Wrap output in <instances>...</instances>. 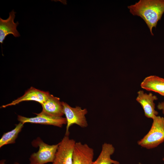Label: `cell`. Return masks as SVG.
<instances>
[{"instance_id": "1", "label": "cell", "mask_w": 164, "mask_h": 164, "mask_svg": "<svg viewBox=\"0 0 164 164\" xmlns=\"http://www.w3.org/2000/svg\"><path fill=\"white\" fill-rule=\"evenodd\" d=\"M128 8L132 14L140 17L144 21L151 35L153 36L152 29L156 28L164 12V0H140Z\"/></svg>"}, {"instance_id": "2", "label": "cell", "mask_w": 164, "mask_h": 164, "mask_svg": "<svg viewBox=\"0 0 164 164\" xmlns=\"http://www.w3.org/2000/svg\"><path fill=\"white\" fill-rule=\"evenodd\" d=\"M152 120L148 132L137 142L139 145L147 149L156 148L164 141V118L157 115Z\"/></svg>"}, {"instance_id": "3", "label": "cell", "mask_w": 164, "mask_h": 164, "mask_svg": "<svg viewBox=\"0 0 164 164\" xmlns=\"http://www.w3.org/2000/svg\"><path fill=\"white\" fill-rule=\"evenodd\" d=\"M32 146H38L39 149L32 153L29 158V164H46L53 163L55 158L59 143L49 145L44 142L39 138L32 141Z\"/></svg>"}, {"instance_id": "4", "label": "cell", "mask_w": 164, "mask_h": 164, "mask_svg": "<svg viewBox=\"0 0 164 164\" xmlns=\"http://www.w3.org/2000/svg\"><path fill=\"white\" fill-rule=\"evenodd\" d=\"M62 103L63 113L65 115L67 121L65 135H69V128L73 124H76L83 128L88 126L85 117L88 112L86 108L82 109L79 106L72 107L63 101L62 102Z\"/></svg>"}, {"instance_id": "5", "label": "cell", "mask_w": 164, "mask_h": 164, "mask_svg": "<svg viewBox=\"0 0 164 164\" xmlns=\"http://www.w3.org/2000/svg\"><path fill=\"white\" fill-rule=\"evenodd\" d=\"M69 135H65L59 143V146L52 164H73L75 140L70 139Z\"/></svg>"}, {"instance_id": "6", "label": "cell", "mask_w": 164, "mask_h": 164, "mask_svg": "<svg viewBox=\"0 0 164 164\" xmlns=\"http://www.w3.org/2000/svg\"><path fill=\"white\" fill-rule=\"evenodd\" d=\"M36 116L34 117L28 118L21 115L18 116V120L23 124L26 123L52 125L62 127L67 124L66 118L57 117L50 115L42 111L40 113L35 114Z\"/></svg>"}, {"instance_id": "7", "label": "cell", "mask_w": 164, "mask_h": 164, "mask_svg": "<svg viewBox=\"0 0 164 164\" xmlns=\"http://www.w3.org/2000/svg\"><path fill=\"white\" fill-rule=\"evenodd\" d=\"M158 99L157 96L152 93H145L143 91L138 92L136 100L142 107L145 117L152 119L158 114L155 110L154 101Z\"/></svg>"}, {"instance_id": "8", "label": "cell", "mask_w": 164, "mask_h": 164, "mask_svg": "<svg viewBox=\"0 0 164 164\" xmlns=\"http://www.w3.org/2000/svg\"><path fill=\"white\" fill-rule=\"evenodd\" d=\"M94 149L87 144L76 142L74 147L73 164H92Z\"/></svg>"}, {"instance_id": "9", "label": "cell", "mask_w": 164, "mask_h": 164, "mask_svg": "<svg viewBox=\"0 0 164 164\" xmlns=\"http://www.w3.org/2000/svg\"><path fill=\"white\" fill-rule=\"evenodd\" d=\"M50 94L48 91H43L31 87L22 96L10 103L2 105L1 107L6 108L15 105L22 101H36L42 104L47 100Z\"/></svg>"}, {"instance_id": "10", "label": "cell", "mask_w": 164, "mask_h": 164, "mask_svg": "<svg viewBox=\"0 0 164 164\" xmlns=\"http://www.w3.org/2000/svg\"><path fill=\"white\" fill-rule=\"evenodd\" d=\"M13 10L9 13V16L6 19L4 20L0 18V43H3L6 37L9 34H12L15 37L20 36V35L16 29L19 23L18 22H14L15 15Z\"/></svg>"}, {"instance_id": "11", "label": "cell", "mask_w": 164, "mask_h": 164, "mask_svg": "<svg viewBox=\"0 0 164 164\" xmlns=\"http://www.w3.org/2000/svg\"><path fill=\"white\" fill-rule=\"evenodd\" d=\"M140 86L144 89L164 96V78L156 75H151L146 77L141 82Z\"/></svg>"}, {"instance_id": "12", "label": "cell", "mask_w": 164, "mask_h": 164, "mask_svg": "<svg viewBox=\"0 0 164 164\" xmlns=\"http://www.w3.org/2000/svg\"><path fill=\"white\" fill-rule=\"evenodd\" d=\"M42 105V111L51 115L62 117L64 114L62 102L60 99L50 94L47 100Z\"/></svg>"}, {"instance_id": "13", "label": "cell", "mask_w": 164, "mask_h": 164, "mask_svg": "<svg viewBox=\"0 0 164 164\" xmlns=\"http://www.w3.org/2000/svg\"><path fill=\"white\" fill-rule=\"evenodd\" d=\"M114 151L115 148L112 144L104 143L99 155L92 164H120L119 162L111 159V156Z\"/></svg>"}, {"instance_id": "14", "label": "cell", "mask_w": 164, "mask_h": 164, "mask_svg": "<svg viewBox=\"0 0 164 164\" xmlns=\"http://www.w3.org/2000/svg\"><path fill=\"white\" fill-rule=\"evenodd\" d=\"M24 124L19 122L13 129L3 134L0 139V148L5 145L14 143Z\"/></svg>"}, {"instance_id": "15", "label": "cell", "mask_w": 164, "mask_h": 164, "mask_svg": "<svg viewBox=\"0 0 164 164\" xmlns=\"http://www.w3.org/2000/svg\"><path fill=\"white\" fill-rule=\"evenodd\" d=\"M157 108L159 110L162 111V113L164 114V101L159 103Z\"/></svg>"}, {"instance_id": "16", "label": "cell", "mask_w": 164, "mask_h": 164, "mask_svg": "<svg viewBox=\"0 0 164 164\" xmlns=\"http://www.w3.org/2000/svg\"><path fill=\"white\" fill-rule=\"evenodd\" d=\"M5 160L3 159L2 160L0 161V164H5ZM13 164H20L19 163L17 162H15Z\"/></svg>"}, {"instance_id": "17", "label": "cell", "mask_w": 164, "mask_h": 164, "mask_svg": "<svg viewBox=\"0 0 164 164\" xmlns=\"http://www.w3.org/2000/svg\"><path fill=\"white\" fill-rule=\"evenodd\" d=\"M162 160L164 161V156L162 159Z\"/></svg>"}]
</instances>
